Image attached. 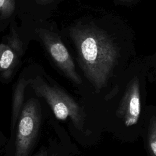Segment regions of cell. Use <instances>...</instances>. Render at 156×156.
Segmentation results:
<instances>
[{
    "label": "cell",
    "mask_w": 156,
    "mask_h": 156,
    "mask_svg": "<svg viewBox=\"0 0 156 156\" xmlns=\"http://www.w3.org/2000/svg\"><path fill=\"white\" fill-rule=\"evenodd\" d=\"M148 146L152 156H156V117L152 116L148 129Z\"/></svg>",
    "instance_id": "9c48e42d"
},
{
    "label": "cell",
    "mask_w": 156,
    "mask_h": 156,
    "mask_svg": "<svg viewBox=\"0 0 156 156\" xmlns=\"http://www.w3.org/2000/svg\"><path fill=\"white\" fill-rule=\"evenodd\" d=\"M0 156H9V154L7 153V152L5 151V149L0 151Z\"/></svg>",
    "instance_id": "4fadbf2b"
},
{
    "label": "cell",
    "mask_w": 156,
    "mask_h": 156,
    "mask_svg": "<svg viewBox=\"0 0 156 156\" xmlns=\"http://www.w3.org/2000/svg\"><path fill=\"white\" fill-rule=\"evenodd\" d=\"M22 52V43L15 31H13L7 43L0 44V72L5 76L10 75Z\"/></svg>",
    "instance_id": "8992f818"
},
{
    "label": "cell",
    "mask_w": 156,
    "mask_h": 156,
    "mask_svg": "<svg viewBox=\"0 0 156 156\" xmlns=\"http://www.w3.org/2000/svg\"><path fill=\"white\" fill-rule=\"evenodd\" d=\"M45 117L39 98L25 99L4 148L9 156H32L34 154L41 139Z\"/></svg>",
    "instance_id": "7a4b0ae2"
},
{
    "label": "cell",
    "mask_w": 156,
    "mask_h": 156,
    "mask_svg": "<svg viewBox=\"0 0 156 156\" xmlns=\"http://www.w3.org/2000/svg\"><path fill=\"white\" fill-rule=\"evenodd\" d=\"M32 156H63V155L57 144L49 140L44 143L41 142Z\"/></svg>",
    "instance_id": "ba28073f"
},
{
    "label": "cell",
    "mask_w": 156,
    "mask_h": 156,
    "mask_svg": "<svg viewBox=\"0 0 156 156\" xmlns=\"http://www.w3.org/2000/svg\"><path fill=\"white\" fill-rule=\"evenodd\" d=\"M29 80L21 78L18 81L13 90L11 105L10 132L13 130L21 113L25 101L26 89L27 85H29Z\"/></svg>",
    "instance_id": "52a82bcc"
},
{
    "label": "cell",
    "mask_w": 156,
    "mask_h": 156,
    "mask_svg": "<svg viewBox=\"0 0 156 156\" xmlns=\"http://www.w3.org/2000/svg\"><path fill=\"white\" fill-rule=\"evenodd\" d=\"M35 32L57 66L71 80L76 84H80L82 79L76 72L73 60L59 36L42 28L37 29Z\"/></svg>",
    "instance_id": "277c9868"
},
{
    "label": "cell",
    "mask_w": 156,
    "mask_h": 156,
    "mask_svg": "<svg viewBox=\"0 0 156 156\" xmlns=\"http://www.w3.org/2000/svg\"><path fill=\"white\" fill-rule=\"evenodd\" d=\"M84 74L97 89L105 87L115 66L117 48L102 30L90 25L70 29Z\"/></svg>",
    "instance_id": "6da1fadb"
},
{
    "label": "cell",
    "mask_w": 156,
    "mask_h": 156,
    "mask_svg": "<svg viewBox=\"0 0 156 156\" xmlns=\"http://www.w3.org/2000/svg\"><path fill=\"white\" fill-rule=\"evenodd\" d=\"M52 0H36V1L37 2V3L40 4H46L48 3H49L50 2H51Z\"/></svg>",
    "instance_id": "7c38bea8"
},
{
    "label": "cell",
    "mask_w": 156,
    "mask_h": 156,
    "mask_svg": "<svg viewBox=\"0 0 156 156\" xmlns=\"http://www.w3.org/2000/svg\"><path fill=\"white\" fill-rule=\"evenodd\" d=\"M8 141V137H7L0 129V151L4 149Z\"/></svg>",
    "instance_id": "8fae6325"
},
{
    "label": "cell",
    "mask_w": 156,
    "mask_h": 156,
    "mask_svg": "<svg viewBox=\"0 0 156 156\" xmlns=\"http://www.w3.org/2000/svg\"><path fill=\"white\" fill-rule=\"evenodd\" d=\"M140 112V83L135 77L129 83L117 113L125 125L130 127L138 122Z\"/></svg>",
    "instance_id": "5b68a950"
},
{
    "label": "cell",
    "mask_w": 156,
    "mask_h": 156,
    "mask_svg": "<svg viewBox=\"0 0 156 156\" xmlns=\"http://www.w3.org/2000/svg\"><path fill=\"white\" fill-rule=\"evenodd\" d=\"M29 81L35 94L44 100L57 119L65 121L69 119L76 129H83L85 115L70 96L61 88L48 84L38 76Z\"/></svg>",
    "instance_id": "3957f363"
},
{
    "label": "cell",
    "mask_w": 156,
    "mask_h": 156,
    "mask_svg": "<svg viewBox=\"0 0 156 156\" xmlns=\"http://www.w3.org/2000/svg\"><path fill=\"white\" fill-rule=\"evenodd\" d=\"M15 9V0H0V15L4 18L10 17Z\"/></svg>",
    "instance_id": "30bf717a"
}]
</instances>
